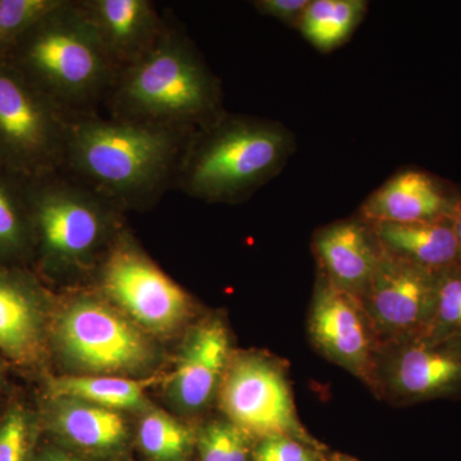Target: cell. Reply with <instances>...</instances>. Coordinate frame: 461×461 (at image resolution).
<instances>
[{"instance_id": "7", "label": "cell", "mask_w": 461, "mask_h": 461, "mask_svg": "<svg viewBox=\"0 0 461 461\" xmlns=\"http://www.w3.org/2000/svg\"><path fill=\"white\" fill-rule=\"evenodd\" d=\"M221 408L249 437L290 436L320 447L297 415L284 369L262 355L230 360L220 386Z\"/></svg>"}, {"instance_id": "8", "label": "cell", "mask_w": 461, "mask_h": 461, "mask_svg": "<svg viewBox=\"0 0 461 461\" xmlns=\"http://www.w3.org/2000/svg\"><path fill=\"white\" fill-rule=\"evenodd\" d=\"M315 348L330 362L350 372L381 397L384 345L362 303L320 275L308 321Z\"/></svg>"}, {"instance_id": "29", "label": "cell", "mask_w": 461, "mask_h": 461, "mask_svg": "<svg viewBox=\"0 0 461 461\" xmlns=\"http://www.w3.org/2000/svg\"><path fill=\"white\" fill-rule=\"evenodd\" d=\"M311 0H258L254 7L264 16L273 17L299 29Z\"/></svg>"}, {"instance_id": "17", "label": "cell", "mask_w": 461, "mask_h": 461, "mask_svg": "<svg viewBox=\"0 0 461 461\" xmlns=\"http://www.w3.org/2000/svg\"><path fill=\"white\" fill-rule=\"evenodd\" d=\"M41 293L16 271L0 268V351L14 362L30 364L41 357L44 339Z\"/></svg>"}, {"instance_id": "11", "label": "cell", "mask_w": 461, "mask_h": 461, "mask_svg": "<svg viewBox=\"0 0 461 461\" xmlns=\"http://www.w3.org/2000/svg\"><path fill=\"white\" fill-rule=\"evenodd\" d=\"M58 344L67 357L93 372H132L150 360L138 327L95 300H76L57 321Z\"/></svg>"}, {"instance_id": "19", "label": "cell", "mask_w": 461, "mask_h": 461, "mask_svg": "<svg viewBox=\"0 0 461 461\" xmlns=\"http://www.w3.org/2000/svg\"><path fill=\"white\" fill-rule=\"evenodd\" d=\"M51 418L66 438L93 451L112 450L126 438V423L115 411L71 399H56Z\"/></svg>"}, {"instance_id": "22", "label": "cell", "mask_w": 461, "mask_h": 461, "mask_svg": "<svg viewBox=\"0 0 461 461\" xmlns=\"http://www.w3.org/2000/svg\"><path fill=\"white\" fill-rule=\"evenodd\" d=\"M26 184L0 166V259L20 256L33 238Z\"/></svg>"}, {"instance_id": "27", "label": "cell", "mask_w": 461, "mask_h": 461, "mask_svg": "<svg viewBox=\"0 0 461 461\" xmlns=\"http://www.w3.org/2000/svg\"><path fill=\"white\" fill-rule=\"evenodd\" d=\"M321 448L290 436L259 439L251 461H321Z\"/></svg>"}, {"instance_id": "21", "label": "cell", "mask_w": 461, "mask_h": 461, "mask_svg": "<svg viewBox=\"0 0 461 461\" xmlns=\"http://www.w3.org/2000/svg\"><path fill=\"white\" fill-rule=\"evenodd\" d=\"M54 399H71L93 403L102 408L140 409L145 396L141 384L120 377H63L50 384Z\"/></svg>"}, {"instance_id": "32", "label": "cell", "mask_w": 461, "mask_h": 461, "mask_svg": "<svg viewBox=\"0 0 461 461\" xmlns=\"http://www.w3.org/2000/svg\"><path fill=\"white\" fill-rule=\"evenodd\" d=\"M335 461H355V460L348 459V457H339V459H336Z\"/></svg>"}, {"instance_id": "23", "label": "cell", "mask_w": 461, "mask_h": 461, "mask_svg": "<svg viewBox=\"0 0 461 461\" xmlns=\"http://www.w3.org/2000/svg\"><path fill=\"white\" fill-rule=\"evenodd\" d=\"M139 441L154 461H182L190 450L191 433L165 412L153 411L139 426Z\"/></svg>"}, {"instance_id": "15", "label": "cell", "mask_w": 461, "mask_h": 461, "mask_svg": "<svg viewBox=\"0 0 461 461\" xmlns=\"http://www.w3.org/2000/svg\"><path fill=\"white\" fill-rule=\"evenodd\" d=\"M78 5L120 74L156 44L166 27L149 0H83Z\"/></svg>"}, {"instance_id": "6", "label": "cell", "mask_w": 461, "mask_h": 461, "mask_svg": "<svg viewBox=\"0 0 461 461\" xmlns=\"http://www.w3.org/2000/svg\"><path fill=\"white\" fill-rule=\"evenodd\" d=\"M69 115L0 58V166L26 181L62 171Z\"/></svg>"}, {"instance_id": "26", "label": "cell", "mask_w": 461, "mask_h": 461, "mask_svg": "<svg viewBox=\"0 0 461 461\" xmlns=\"http://www.w3.org/2000/svg\"><path fill=\"white\" fill-rule=\"evenodd\" d=\"M62 0H0V57Z\"/></svg>"}, {"instance_id": "28", "label": "cell", "mask_w": 461, "mask_h": 461, "mask_svg": "<svg viewBox=\"0 0 461 461\" xmlns=\"http://www.w3.org/2000/svg\"><path fill=\"white\" fill-rule=\"evenodd\" d=\"M29 439V415L23 409H12L0 421V461H26Z\"/></svg>"}, {"instance_id": "10", "label": "cell", "mask_w": 461, "mask_h": 461, "mask_svg": "<svg viewBox=\"0 0 461 461\" xmlns=\"http://www.w3.org/2000/svg\"><path fill=\"white\" fill-rule=\"evenodd\" d=\"M102 267V287L145 329L169 332L190 313L187 294L153 260L132 244L118 238Z\"/></svg>"}, {"instance_id": "31", "label": "cell", "mask_w": 461, "mask_h": 461, "mask_svg": "<svg viewBox=\"0 0 461 461\" xmlns=\"http://www.w3.org/2000/svg\"><path fill=\"white\" fill-rule=\"evenodd\" d=\"M38 461H81L76 459L74 456H69V455L57 453V451H50V453H45L41 455V459Z\"/></svg>"}, {"instance_id": "9", "label": "cell", "mask_w": 461, "mask_h": 461, "mask_svg": "<svg viewBox=\"0 0 461 461\" xmlns=\"http://www.w3.org/2000/svg\"><path fill=\"white\" fill-rule=\"evenodd\" d=\"M437 280L438 276L379 248L375 275L360 303L384 348L427 335Z\"/></svg>"}, {"instance_id": "14", "label": "cell", "mask_w": 461, "mask_h": 461, "mask_svg": "<svg viewBox=\"0 0 461 461\" xmlns=\"http://www.w3.org/2000/svg\"><path fill=\"white\" fill-rule=\"evenodd\" d=\"M313 250L320 275L360 302L378 262L379 247L371 227L360 218L327 224L315 232Z\"/></svg>"}, {"instance_id": "4", "label": "cell", "mask_w": 461, "mask_h": 461, "mask_svg": "<svg viewBox=\"0 0 461 461\" xmlns=\"http://www.w3.org/2000/svg\"><path fill=\"white\" fill-rule=\"evenodd\" d=\"M67 113L90 112L120 76L78 2L57 8L21 35L2 57Z\"/></svg>"}, {"instance_id": "13", "label": "cell", "mask_w": 461, "mask_h": 461, "mask_svg": "<svg viewBox=\"0 0 461 461\" xmlns=\"http://www.w3.org/2000/svg\"><path fill=\"white\" fill-rule=\"evenodd\" d=\"M459 191L421 169H403L366 198L357 218L368 224L414 223L451 217Z\"/></svg>"}, {"instance_id": "25", "label": "cell", "mask_w": 461, "mask_h": 461, "mask_svg": "<svg viewBox=\"0 0 461 461\" xmlns=\"http://www.w3.org/2000/svg\"><path fill=\"white\" fill-rule=\"evenodd\" d=\"M424 336L461 339V268L442 273L437 280L435 311Z\"/></svg>"}, {"instance_id": "33", "label": "cell", "mask_w": 461, "mask_h": 461, "mask_svg": "<svg viewBox=\"0 0 461 461\" xmlns=\"http://www.w3.org/2000/svg\"><path fill=\"white\" fill-rule=\"evenodd\" d=\"M0 375H2V364H0Z\"/></svg>"}, {"instance_id": "2", "label": "cell", "mask_w": 461, "mask_h": 461, "mask_svg": "<svg viewBox=\"0 0 461 461\" xmlns=\"http://www.w3.org/2000/svg\"><path fill=\"white\" fill-rule=\"evenodd\" d=\"M222 91L186 36L171 26L141 58L121 71L108 95L111 117L202 129L220 115Z\"/></svg>"}, {"instance_id": "20", "label": "cell", "mask_w": 461, "mask_h": 461, "mask_svg": "<svg viewBox=\"0 0 461 461\" xmlns=\"http://www.w3.org/2000/svg\"><path fill=\"white\" fill-rule=\"evenodd\" d=\"M366 11L364 0H311L299 30L315 50L329 53L350 39Z\"/></svg>"}, {"instance_id": "30", "label": "cell", "mask_w": 461, "mask_h": 461, "mask_svg": "<svg viewBox=\"0 0 461 461\" xmlns=\"http://www.w3.org/2000/svg\"><path fill=\"white\" fill-rule=\"evenodd\" d=\"M451 218H453L455 235H456L457 249H459V262L461 268V193L459 194V198H457L456 205H455Z\"/></svg>"}, {"instance_id": "3", "label": "cell", "mask_w": 461, "mask_h": 461, "mask_svg": "<svg viewBox=\"0 0 461 461\" xmlns=\"http://www.w3.org/2000/svg\"><path fill=\"white\" fill-rule=\"evenodd\" d=\"M295 147L281 123L223 113L194 132L176 185L202 202H245L284 169Z\"/></svg>"}, {"instance_id": "5", "label": "cell", "mask_w": 461, "mask_h": 461, "mask_svg": "<svg viewBox=\"0 0 461 461\" xmlns=\"http://www.w3.org/2000/svg\"><path fill=\"white\" fill-rule=\"evenodd\" d=\"M26 193L33 236L47 263L59 268L89 262L123 211L63 171L27 181Z\"/></svg>"}, {"instance_id": "1", "label": "cell", "mask_w": 461, "mask_h": 461, "mask_svg": "<svg viewBox=\"0 0 461 461\" xmlns=\"http://www.w3.org/2000/svg\"><path fill=\"white\" fill-rule=\"evenodd\" d=\"M194 132L93 111L71 113L62 171L120 208H144L177 181Z\"/></svg>"}, {"instance_id": "24", "label": "cell", "mask_w": 461, "mask_h": 461, "mask_svg": "<svg viewBox=\"0 0 461 461\" xmlns=\"http://www.w3.org/2000/svg\"><path fill=\"white\" fill-rule=\"evenodd\" d=\"M200 461H251L250 437L230 420L206 424L198 435Z\"/></svg>"}, {"instance_id": "16", "label": "cell", "mask_w": 461, "mask_h": 461, "mask_svg": "<svg viewBox=\"0 0 461 461\" xmlns=\"http://www.w3.org/2000/svg\"><path fill=\"white\" fill-rule=\"evenodd\" d=\"M230 363V338L220 320L206 321L191 330L173 381L176 402L190 411L211 402Z\"/></svg>"}, {"instance_id": "18", "label": "cell", "mask_w": 461, "mask_h": 461, "mask_svg": "<svg viewBox=\"0 0 461 461\" xmlns=\"http://www.w3.org/2000/svg\"><path fill=\"white\" fill-rule=\"evenodd\" d=\"M368 224V223H366ZM379 248L439 276L460 267L453 218L414 223L368 224Z\"/></svg>"}, {"instance_id": "12", "label": "cell", "mask_w": 461, "mask_h": 461, "mask_svg": "<svg viewBox=\"0 0 461 461\" xmlns=\"http://www.w3.org/2000/svg\"><path fill=\"white\" fill-rule=\"evenodd\" d=\"M381 397L399 403L461 395V339L420 336L382 354Z\"/></svg>"}]
</instances>
